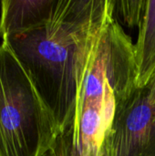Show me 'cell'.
Here are the masks:
<instances>
[{
    "instance_id": "obj_1",
    "label": "cell",
    "mask_w": 155,
    "mask_h": 156,
    "mask_svg": "<svg viewBox=\"0 0 155 156\" xmlns=\"http://www.w3.org/2000/svg\"><path fill=\"white\" fill-rule=\"evenodd\" d=\"M112 0H57L50 19L5 41L49 112L58 133L75 122L89 64Z\"/></svg>"
},
{
    "instance_id": "obj_2",
    "label": "cell",
    "mask_w": 155,
    "mask_h": 156,
    "mask_svg": "<svg viewBox=\"0 0 155 156\" xmlns=\"http://www.w3.org/2000/svg\"><path fill=\"white\" fill-rule=\"evenodd\" d=\"M135 48L113 14L103 27L81 88L74 122L80 156H104L117 107L137 88Z\"/></svg>"
},
{
    "instance_id": "obj_3",
    "label": "cell",
    "mask_w": 155,
    "mask_h": 156,
    "mask_svg": "<svg viewBox=\"0 0 155 156\" xmlns=\"http://www.w3.org/2000/svg\"><path fill=\"white\" fill-rule=\"evenodd\" d=\"M58 133L7 44L0 45V156H44Z\"/></svg>"
},
{
    "instance_id": "obj_4",
    "label": "cell",
    "mask_w": 155,
    "mask_h": 156,
    "mask_svg": "<svg viewBox=\"0 0 155 156\" xmlns=\"http://www.w3.org/2000/svg\"><path fill=\"white\" fill-rule=\"evenodd\" d=\"M104 156H155V74L117 107Z\"/></svg>"
},
{
    "instance_id": "obj_5",
    "label": "cell",
    "mask_w": 155,
    "mask_h": 156,
    "mask_svg": "<svg viewBox=\"0 0 155 156\" xmlns=\"http://www.w3.org/2000/svg\"><path fill=\"white\" fill-rule=\"evenodd\" d=\"M57 0L1 1L0 38L18 36L45 25L51 17Z\"/></svg>"
},
{
    "instance_id": "obj_6",
    "label": "cell",
    "mask_w": 155,
    "mask_h": 156,
    "mask_svg": "<svg viewBox=\"0 0 155 156\" xmlns=\"http://www.w3.org/2000/svg\"><path fill=\"white\" fill-rule=\"evenodd\" d=\"M136 86L146 85L155 74V0H148L143 22L134 44Z\"/></svg>"
},
{
    "instance_id": "obj_7",
    "label": "cell",
    "mask_w": 155,
    "mask_h": 156,
    "mask_svg": "<svg viewBox=\"0 0 155 156\" xmlns=\"http://www.w3.org/2000/svg\"><path fill=\"white\" fill-rule=\"evenodd\" d=\"M148 0H112V14L117 22L129 27H140Z\"/></svg>"
},
{
    "instance_id": "obj_8",
    "label": "cell",
    "mask_w": 155,
    "mask_h": 156,
    "mask_svg": "<svg viewBox=\"0 0 155 156\" xmlns=\"http://www.w3.org/2000/svg\"><path fill=\"white\" fill-rule=\"evenodd\" d=\"M44 156H80L75 142L74 123L58 134L51 148Z\"/></svg>"
}]
</instances>
